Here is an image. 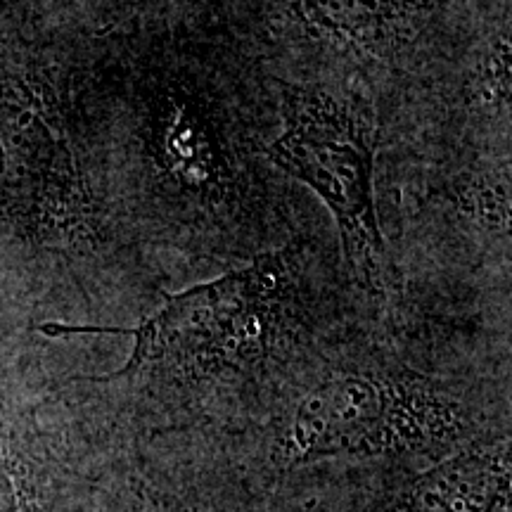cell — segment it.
Segmentation results:
<instances>
[{"instance_id":"obj_7","label":"cell","mask_w":512,"mask_h":512,"mask_svg":"<svg viewBox=\"0 0 512 512\" xmlns=\"http://www.w3.org/2000/svg\"><path fill=\"white\" fill-rule=\"evenodd\" d=\"M0 512H19L17 486L10 475V465L3 451H0Z\"/></svg>"},{"instance_id":"obj_1","label":"cell","mask_w":512,"mask_h":512,"mask_svg":"<svg viewBox=\"0 0 512 512\" xmlns=\"http://www.w3.org/2000/svg\"><path fill=\"white\" fill-rule=\"evenodd\" d=\"M463 427V408L430 377L349 368L306 392L275 453L287 467L339 456H403L451 444Z\"/></svg>"},{"instance_id":"obj_2","label":"cell","mask_w":512,"mask_h":512,"mask_svg":"<svg viewBox=\"0 0 512 512\" xmlns=\"http://www.w3.org/2000/svg\"><path fill=\"white\" fill-rule=\"evenodd\" d=\"M292 256H256L209 283L169 294L164 304L133 330L131 361L114 377L171 373L204 377L240 370L259 361L283 316L292 278Z\"/></svg>"},{"instance_id":"obj_3","label":"cell","mask_w":512,"mask_h":512,"mask_svg":"<svg viewBox=\"0 0 512 512\" xmlns=\"http://www.w3.org/2000/svg\"><path fill=\"white\" fill-rule=\"evenodd\" d=\"M285 126L268 157L335 216L354 273L380 285L387 249L375 202V131L361 107L328 88H287Z\"/></svg>"},{"instance_id":"obj_8","label":"cell","mask_w":512,"mask_h":512,"mask_svg":"<svg viewBox=\"0 0 512 512\" xmlns=\"http://www.w3.org/2000/svg\"><path fill=\"white\" fill-rule=\"evenodd\" d=\"M131 512H197V510H183V508H157V510H131Z\"/></svg>"},{"instance_id":"obj_6","label":"cell","mask_w":512,"mask_h":512,"mask_svg":"<svg viewBox=\"0 0 512 512\" xmlns=\"http://www.w3.org/2000/svg\"><path fill=\"white\" fill-rule=\"evenodd\" d=\"M159 162L178 188L195 197H219L228 176L214 119L192 95L166 100L159 117Z\"/></svg>"},{"instance_id":"obj_5","label":"cell","mask_w":512,"mask_h":512,"mask_svg":"<svg viewBox=\"0 0 512 512\" xmlns=\"http://www.w3.org/2000/svg\"><path fill=\"white\" fill-rule=\"evenodd\" d=\"M510 441L472 444L413 479L382 512H508Z\"/></svg>"},{"instance_id":"obj_4","label":"cell","mask_w":512,"mask_h":512,"mask_svg":"<svg viewBox=\"0 0 512 512\" xmlns=\"http://www.w3.org/2000/svg\"><path fill=\"white\" fill-rule=\"evenodd\" d=\"M0 214L29 233H79L88 197L48 102L19 81H0Z\"/></svg>"}]
</instances>
